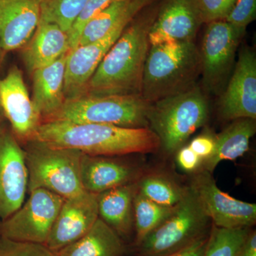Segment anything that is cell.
Returning <instances> with one entry per match:
<instances>
[{
    "label": "cell",
    "instance_id": "17",
    "mask_svg": "<svg viewBox=\"0 0 256 256\" xmlns=\"http://www.w3.org/2000/svg\"><path fill=\"white\" fill-rule=\"evenodd\" d=\"M42 0H0V47L22 48L38 26Z\"/></svg>",
    "mask_w": 256,
    "mask_h": 256
},
{
    "label": "cell",
    "instance_id": "22",
    "mask_svg": "<svg viewBox=\"0 0 256 256\" xmlns=\"http://www.w3.org/2000/svg\"><path fill=\"white\" fill-rule=\"evenodd\" d=\"M126 242L100 218L84 236L56 252L58 256H124Z\"/></svg>",
    "mask_w": 256,
    "mask_h": 256
},
{
    "label": "cell",
    "instance_id": "19",
    "mask_svg": "<svg viewBox=\"0 0 256 256\" xmlns=\"http://www.w3.org/2000/svg\"><path fill=\"white\" fill-rule=\"evenodd\" d=\"M137 181L98 194V216L124 242L134 236V198Z\"/></svg>",
    "mask_w": 256,
    "mask_h": 256
},
{
    "label": "cell",
    "instance_id": "18",
    "mask_svg": "<svg viewBox=\"0 0 256 256\" xmlns=\"http://www.w3.org/2000/svg\"><path fill=\"white\" fill-rule=\"evenodd\" d=\"M140 171L134 165L112 156H90L82 153L80 180L84 190L98 194L138 181Z\"/></svg>",
    "mask_w": 256,
    "mask_h": 256
},
{
    "label": "cell",
    "instance_id": "8",
    "mask_svg": "<svg viewBox=\"0 0 256 256\" xmlns=\"http://www.w3.org/2000/svg\"><path fill=\"white\" fill-rule=\"evenodd\" d=\"M30 193L28 200L0 224V236L45 245L64 198L44 188Z\"/></svg>",
    "mask_w": 256,
    "mask_h": 256
},
{
    "label": "cell",
    "instance_id": "13",
    "mask_svg": "<svg viewBox=\"0 0 256 256\" xmlns=\"http://www.w3.org/2000/svg\"><path fill=\"white\" fill-rule=\"evenodd\" d=\"M202 24L198 0H160L150 45L192 42Z\"/></svg>",
    "mask_w": 256,
    "mask_h": 256
},
{
    "label": "cell",
    "instance_id": "32",
    "mask_svg": "<svg viewBox=\"0 0 256 256\" xmlns=\"http://www.w3.org/2000/svg\"><path fill=\"white\" fill-rule=\"evenodd\" d=\"M176 161L178 166L184 171L193 172L198 168L202 160L188 146L178 150Z\"/></svg>",
    "mask_w": 256,
    "mask_h": 256
},
{
    "label": "cell",
    "instance_id": "36",
    "mask_svg": "<svg viewBox=\"0 0 256 256\" xmlns=\"http://www.w3.org/2000/svg\"><path fill=\"white\" fill-rule=\"evenodd\" d=\"M5 52L4 50H2L1 47H0V65H1L2 62L3 57H4Z\"/></svg>",
    "mask_w": 256,
    "mask_h": 256
},
{
    "label": "cell",
    "instance_id": "16",
    "mask_svg": "<svg viewBox=\"0 0 256 256\" xmlns=\"http://www.w3.org/2000/svg\"><path fill=\"white\" fill-rule=\"evenodd\" d=\"M220 112L226 120L256 118V58L248 47L239 54L233 75L220 98Z\"/></svg>",
    "mask_w": 256,
    "mask_h": 256
},
{
    "label": "cell",
    "instance_id": "14",
    "mask_svg": "<svg viewBox=\"0 0 256 256\" xmlns=\"http://www.w3.org/2000/svg\"><path fill=\"white\" fill-rule=\"evenodd\" d=\"M98 218V194L84 191L65 198L45 245L58 252L84 236Z\"/></svg>",
    "mask_w": 256,
    "mask_h": 256
},
{
    "label": "cell",
    "instance_id": "35",
    "mask_svg": "<svg viewBox=\"0 0 256 256\" xmlns=\"http://www.w3.org/2000/svg\"><path fill=\"white\" fill-rule=\"evenodd\" d=\"M237 256H256V232L250 230L248 236Z\"/></svg>",
    "mask_w": 256,
    "mask_h": 256
},
{
    "label": "cell",
    "instance_id": "33",
    "mask_svg": "<svg viewBox=\"0 0 256 256\" xmlns=\"http://www.w3.org/2000/svg\"><path fill=\"white\" fill-rule=\"evenodd\" d=\"M188 146L203 161L210 158L214 150L215 138L208 134L198 136Z\"/></svg>",
    "mask_w": 256,
    "mask_h": 256
},
{
    "label": "cell",
    "instance_id": "7",
    "mask_svg": "<svg viewBox=\"0 0 256 256\" xmlns=\"http://www.w3.org/2000/svg\"><path fill=\"white\" fill-rule=\"evenodd\" d=\"M212 220L191 188L171 215L132 247L136 256H165L210 233Z\"/></svg>",
    "mask_w": 256,
    "mask_h": 256
},
{
    "label": "cell",
    "instance_id": "37",
    "mask_svg": "<svg viewBox=\"0 0 256 256\" xmlns=\"http://www.w3.org/2000/svg\"><path fill=\"white\" fill-rule=\"evenodd\" d=\"M3 117H4V116H3L2 112L1 109H0V124L2 121Z\"/></svg>",
    "mask_w": 256,
    "mask_h": 256
},
{
    "label": "cell",
    "instance_id": "20",
    "mask_svg": "<svg viewBox=\"0 0 256 256\" xmlns=\"http://www.w3.org/2000/svg\"><path fill=\"white\" fill-rule=\"evenodd\" d=\"M70 50L68 35L54 23L40 21L24 48V63L30 74L58 60Z\"/></svg>",
    "mask_w": 256,
    "mask_h": 256
},
{
    "label": "cell",
    "instance_id": "29",
    "mask_svg": "<svg viewBox=\"0 0 256 256\" xmlns=\"http://www.w3.org/2000/svg\"><path fill=\"white\" fill-rule=\"evenodd\" d=\"M114 0H88L85 8L82 10L78 18L74 23L68 32L70 50L78 46L79 37L86 24L92 18L106 9Z\"/></svg>",
    "mask_w": 256,
    "mask_h": 256
},
{
    "label": "cell",
    "instance_id": "12",
    "mask_svg": "<svg viewBox=\"0 0 256 256\" xmlns=\"http://www.w3.org/2000/svg\"><path fill=\"white\" fill-rule=\"evenodd\" d=\"M0 109L18 141L26 143L34 139L41 116L28 95L22 72L16 66L0 78Z\"/></svg>",
    "mask_w": 256,
    "mask_h": 256
},
{
    "label": "cell",
    "instance_id": "5",
    "mask_svg": "<svg viewBox=\"0 0 256 256\" xmlns=\"http://www.w3.org/2000/svg\"><path fill=\"white\" fill-rule=\"evenodd\" d=\"M26 144L28 192L44 188L65 200L85 191L80 180L82 152L36 140Z\"/></svg>",
    "mask_w": 256,
    "mask_h": 256
},
{
    "label": "cell",
    "instance_id": "30",
    "mask_svg": "<svg viewBox=\"0 0 256 256\" xmlns=\"http://www.w3.org/2000/svg\"><path fill=\"white\" fill-rule=\"evenodd\" d=\"M236 0H198L203 23L225 20Z\"/></svg>",
    "mask_w": 256,
    "mask_h": 256
},
{
    "label": "cell",
    "instance_id": "3",
    "mask_svg": "<svg viewBox=\"0 0 256 256\" xmlns=\"http://www.w3.org/2000/svg\"><path fill=\"white\" fill-rule=\"evenodd\" d=\"M202 68L193 41L152 45L143 72L141 96L149 104L188 90Z\"/></svg>",
    "mask_w": 256,
    "mask_h": 256
},
{
    "label": "cell",
    "instance_id": "34",
    "mask_svg": "<svg viewBox=\"0 0 256 256\" xmlns=\"http://www.w3.org/2000/svg\"><path fill=\"white\" fill-rule=\"evenodd\" d=\"M208 235L210 233L200 237L181 250L165 256H203L208 242Z\"/></svg>",
    "mask_w": 256,
    "mask_h": 256
},
{
    "label": "cell",
    "instance_id": "27",
    "mask_svg": "<svg viewBox=\"0 0 256 256\" xmlns=\"http://www.w3.org/2000/svg\"><path fill=\"white\" fill-rule=\"evenodd\" d=\"M88 0H42L40 21L54 23L68 33Z\"/></svg>",
    "mask_w": 256,
    "mask_h": 256
},
{
    "label": "cell",
    "instance_id": "28",
    "mask_svg": "<svg viewBox=\"0 0 256 256\" xmlns=\"http://www.w3.org/2000/svg\"><path fill=\"white\" fill-rule=\"evenodd\" d=\"M0 256H58L44 244L16 242L0 236Z\"/></svg>",
    "mask_w": 256,
    "mask_h": 256
},
{
    "label": "cell",
    "instance_id": "21",
    "mask_svg": "<svg viewBox=\"0 0 256 256\" xmlns=\"http://www.w3.org/2000/svg\"><path fill=\"white\" fill-rule=\"evenodd\" d=\"M67 54L54 63L37 69L32 74L33 76L32 100L41 116L42 122L60 110L65 102L64 82Z\"/></svg>",
    "mask_w": 256,
    "mask_h": 256
},
{
    "label": "cell",
    "instance_id": "9",
    "mask_svg": "<svg viewBox=\"0 0 256 256\" xmlns=\"http://www.w3.org/2000/svg\"><path fill=\"white\" fill-rule=\"evenodd\" d=\"M190 188L216 226L238 229L250 228L255 225V204L240 201L222 192L210 172L204 170L195 175Z\"/></svg>",
    "mask_w": 256,
    "mask_h": 256
},
{
    "label": "cell",
    "instance_id": "2",
    "mask_svg": "<svg viewBox=\"0 0 256 256\" xmlns=\"http://www.w3.org/2000/svg\"><path fill=\"white\" fill-rule=\"evenodd\" d=\"M33 140L57 148L76 150L90 156L146 154L160 148L159 138L150 128L64 121L42 122Z\"/></svg>",
    "mask_w": 256,
    "mask_h": 256
},
{
    "label": "cell",
    "instance_id": "10",
    "mask_svg": "<svg viewBox=\"0 0 256 256\" xmlns=\"http://www.w3.org/2000/svg\"><path fill=\"white\" fill-rule=\"evenodd\" d=\"M28 190L24 150L12 131L0 124V224L23 204Z\"/></svg>",
    "mask_w": 256,
    "mask_h": 256
},
{
    "label": "cell",
    "instance_id": "24",
    "mask_svg": "<svg viewBox=\"0 0 256 256\" xmlns=\"http://www.w3.org/2000/svg\"><path fill=\"white\" fill-rule=\"evenodd\" d=\"M134 236L132 246L138 245L146 236L161 225L175 210L152 202L140 192L134 198Z\"/></svg>",
    "mask_w": 256,
    "mask_h": 256
},
{
    "label": "cell",
    "instance_id": "15",
    "mask_svg": "<svg viewBox=\"0 0 256 256\" xmlns=\"http://www.w3.org/2000/svg\"><path fill=\"white\" fill-rule=\"evenodd\" d=\"M130 22L120 23L104 38L87 44L79 45L69 50L66 62L64 82L66 100L85 94L88 82L101 60Z\"/></svg>",
    "mask_w": 256,
    "mask_h": 256
},
{
    "label": "cell",
    "instance_id": "23",
    "mask_svg": "<svg viewBox=\"0 0 256 256\" xmlns=\"http://www.w3.org/2000/svg\"><path fill=\"white\" fill-rule=\"evenodd\" d=\"M255 120H236L215 138L214 150L203 160L205 170L212 173L220 162L235 160L249 149L250 139L256 133Z\"/></svg>",
    "mask_w": 256,
    "mask_h": 256
},
{
    "label": "cell",
    "instance_id": "1",
    "mask_svg": "<svg viewBox=\"0 0 256 256\" xmlns=\"http://www.w3.org/2000/svg\"><path fill=\"white\" fill-rule=\"evenodd\" d=\"M160 1L156 0L143 9L124 28L101 60L84 94L141 96L149 50L148 34L158 14Z\"/></svg>",
    "mask_w": 256,
    "mask_h": 256
},
{
    "label": "cell",
    "instance_id": "25",
    "mask_svg": "<svg viewBox=\"0 0 256 256\" xmlns=\"http://www.w3.org/2000/svg\"><path fill=\"white\" fill-rule=\"evenodd\" d=\"M138 192L148 200L162 206H176L188 192L178 183L159 174H149L137 181Z\"/></svg>",
    "mask_w": 256,
    "mask_h": 256
},
{
    "label": "cell",
    "instance_id": "11",
    "mask_svg": "<svg viewBox=\"0 0 256 256\" xmlns=\"http://www.w3.org/2000/svg\"><path fill=\"white\" fill-rule=\"evenodd\" d=\"M246 30L226 21L207 24L201 56L205 85L215 92L226 78Z\"/></svg>",
    "mask_w": 256,
    "mask_h": 256
},
{
    "label": "cell",
    "instance_id": "6",
    "mask_svg": "<svg viewBox=\"0 0 256 256\" xmlns=\"http://www.w3.org/2000/svg\"><path fill=\"white\" fill-rule=\"evenodd\" d=\"M149 102L140 95L84 94L66 100L60 110L43 122L64 121L114 124L124 128H149Z\"/></svg>",
    "mask_w": 256,
    "mask_h": 256
},
{
    "label": "cell",
    "instance_id": "31",
    "mask_svg": "<svg viewBox=\"0 0 256 256\" xmlns=\"http://www.w3.org/2000/svg\"><path fill=\"white\" fill-rule=\"evenodd\" d=\"M256 18V0H236L226 21L246 30Z\"/></svg>",
    "mask_w": 256,
    "mask_h": 256
},
{
    "label": "cell",
    "instance_id": "4",
    "mask_svg": "<svg viewBox=\"0 0 256 256\" xmlns=\"http://www.w3.org/2000/svg\"><path fill=\"white\" fill-rule=\"evenodd\" d=\"M208 114L206 98L193 86L150 104L148 118L150 129L159 138L160 148L172 154L204 124Z\"/></svg>",
    "mask_w": 256,
    "mask_h": 256
},
{
    "label": "cell",
    "instance_id": "26",
    "mask_svg": "<svg viewBox=\"0 0 256 256\" xmlns=\"http://www.w3.org/2000/svg\"><path fill=\"white\" fill-rule=\"evenodd\" d=\"M250 230L218 228L212 224L203 256H237Z\"/></svg>",
    "mask_w": 256,
    "mask_h": 256
}]
</instances>
